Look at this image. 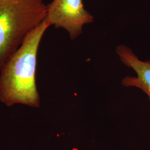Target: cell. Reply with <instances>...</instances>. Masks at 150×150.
Returning <instances> with one entry per match:
<instances>
[{
	"mask_svg": "<svg viewBox=\"0 0 150 150\" xmlns=\"http://www.w3.org/2000/svg\"><path fill=\"white\" fill-rule=\"evenodd\" d=\"M45 0H0V69L47 17Z\"/></svg>",
	"mask_w": 150,
	"mask_h": 150,
	"instance_id": "7a4b0ae2",
	"label": "cell"
},
{
	"mask_svg": "<svg viewBox=\"0 0 150 150\" xmlns=\"http://www.w3.org/2000/svg\"><path fill=\"white\" fill-rule=\"evenodd\" d=\"M46 20L50 26L64 29L73 40L80 36L85 25L93 22L94 17L82 0H53L47 5Z\"/></svg>",
	"mask_w": 150,
	"mask_h": 150,
	"instance_id": "3957f363",
	"label": "cell"
},
{
	"mask_svg": "<svg viewBox=\"0 0 150 150\" xmlns=\"http://www.w3.org/2000/svg\"><path fill=\"white\" fill-rule=\"evenodd\" d=\"M116 52L121 62L136 74V76L125 77L121 80L122 85L139 88L147 96L150 101V61H141L126 45L117 46Z\"/></svg>",
	"mask_w": 150,
	"mask_h": 150,
	"instance_id": "277c9868",
	"label": "cell"
},
{
	"mask_svg": "<svg viewBox=\"0 0 150 150\" xmlns=\"http://www.w3.org/2000/svg\"><path fill=\"white\" fill-rule=\"evenodd\" d=\"M50 26L46 19L28 35L1 68L0 101L6 106L20 104L40 107L36 79L37 56L41 39Z\"/></svg>",
	"mask_w": 150,
	"mask_h": 150,
	"instance_id": "6da1fadb",
	"label": "cell"
}]
</instances>
